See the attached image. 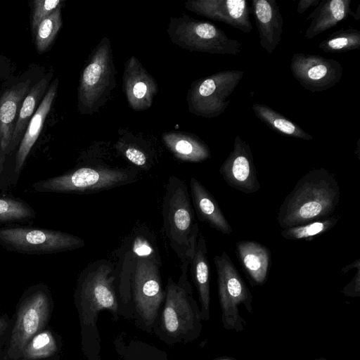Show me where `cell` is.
Segmentation results:
<instances>
[{
	"label": "cell",
	"mask_w": 360,
	"mask_h": 360,
	"mask_svg": "<svg viewBox=\"0 0 360 360\" xmlns=\"http://www.w3.org/2000/svg\"><path fill=\"white\" fill-rule=\"evenodd\" d=\"M37 212L23 199L13 195H0V224L27 223L30 225Z\"/></svg>",
	"instance_id": "obj_28"
},
{
	"label": "cell",
	"mask_w": 360,
	"mask_h": 360,
	"mask_svg": "<svg viewBox=\"0 0 360 360\" xmlns=\"http://www.w3.org/2000/svg\"><path fill=\"white\" fill-rule=\"evenodd\" d=\"M0 245L8 252L49 255L82 248L84 241L63 231L14 224L0 227Z\"/></svg>",
	"instance_id": "obj_10"
},
{
	"label": "cell",
	"mask_w": 360,
	"mask_h": 360,
	"mask_svg": "<svg viewBox=\"0 0 360 360\" xmlns=\"http://www.w3.org/2000/svg\"><path fill=\"white\" fill-rule=\"evenodd\" d=\"M214 360H237L233 357H229V356H223V357H220V358H218V359H216Z\"/></svg>",
	"instance_id": "obj_41"
},
{
	"label": "cell",
	"mask_w": 360,
	"mask_h": 360,
	"mask_svg": "<svg viewBox=\"0 0 360 360\" xmlns=\"http://www.w3.org/2000/svg\"><path fill=\"white\" fill-rule=\"evenodd\" d=\"M132 250L138 257H148L155 259L154 258V250L146 239L137 238L134 242Z\"/></svg>",
	"instance_id": "obj_36"
},
{
	"label": "cell",
	"mask_w": 360,
	"mask_h": 360,
	"mask_svg": "<svg viewBox=\"0 0 360 360\" xmlns=\"http://www.w3.org/2000/svg\"><path fill=\"white\" fill-rule=\"evenodd\" d=\"M360 266V260L359 259H356L354 262H353L351 264L347 265L342 269V272L343 274H345L350 271L351 269L354 268H356L357 266Z\"/></svg>",
	"instance_id": "obj_40"
},
{
	"label": "cell",
	"mask_w": 360,
	"mask_h": 360,
	"mask_svg": "<svg viewBox=\"0 0 360 360\" xmlns=\"http://www.w3.org/2000/svg\"><path fill=\"white\" fill-rule=\"evenodd\" d=\"M13 320L6 313L1 309L0 304V360L6 357L7 351L9 347Z\"/></svg>",
	"instance_id": "obj_35"
},
{
	"label": "cell",
	"mask_w": 360,
	"mask_h": 360,
	"mask_svg": "<svg viewBox=\"0 0 360 360\" xmlns=\"http://www.w3.org/2000/svg\"><path fill=\"white\" fill-rule=\"evenodd\" d=\"M165 233L182 264H190L200 233L186 184L172 176L162 202Z\"/></svg>",
	"instance_id": "obj_4"
},
{
	"label": "cell",
	"mask_w": 360,
	"mask_h": 360,
	"mask_svg": "<svg viewBox=\"0 0 360 360\" xmlns=\"http://www.w3.org/2000/svg\"><path fill=\"white\" fill-rule=\"evenodd\" d=\"M117 150L131 163L143 169L150 167L148 155L137 145L118 142Z\"/></svg>",
	"instance_id": "obj_34"
},
{
	"label": "cell",
	"mask_w": 360,
	"mask_h": 360,
	"mask_svg": "<svg viewBox=\"0 0 360 360\" xmlns=\"http://www.w3.org/2000/svg\"><path fill=\"white\" fill-rule=\"evenodd\" d=\"M252 8L258 31L259 44L272 53L283 32V18L276 0H252Z\"/></svg>",
	"instance_id": "obj_19"
},
{
	"label": "cell",
	"mask_w": 360,
	"mask_h": 360,
	"mask_svg": "<svg viewBox=\"0 0 360 360\" xmlns=\"http://www.w3.org/2000/svg\"><path fill=\"white\" fill-rule=\"evenodd\" d=\"M236 252L250 281L256 285L265 283L271 266L270 250L256 241L240 240L236 243Z\"/></svg>",
	"instance_id": "obj_20"
},
{
	"label": "cell",
	"mask_w": 360,
	"mask_h": 360,
	"mask_svg": "<svg viewBox=\"0 0 360 360\" xmlns=\"http://www.w3.org/2000/svg\"><path fill=\"white\" fill-rule=\"evenodd\" d=\"M116 351L124 360H168L166 354L141 341L125 343L122 335L115 340Z\"/></svg>",
	"instance_id": "obj_29"
},
{
	"label": "cell",
	"mask_w": 360,
	"mask_h": 360,
	"mask_svg": "<svg viewBox=\"0 0 360 360\" xmlns=\"http://www.w3.org/2000/svg\"><path fill=\"white\" fill-rule=\"evenodd\" d=\"M243 75L241 70H224L194 81L186 96L189 112L208 119L221 115Z\"/></svg>",
	"instance_id": "obj_13"
},
{
	"label": "cell",
	"mask_w": 360,
	"mask_h": 360,
	"mask_svg": "<svg viewBox=\"0 0 360 360\" xmlns=\"http://www.w3.org/2000/svg\"><path fill=\"white\" fill-rule=\"evenodd\" d=\"M4 360H13V359H7V358H6V359H4ZM17 360H20V359H17Z\"/></svg>",
	"instance_id": "obj_43"
},
{
	"label": "cell",
	"mask_w": 360,
	"mask_h": 360,
	"mask_svg": "<svg viewBox=\"0 0 360 360\" xmlns=\"http://www.w3.org/2000/svg\"><path fill=\"white\" fill-rule=\"evenodd\" d=\"M62 6L39 25L34 34V44L39 53H43L51 46L63 25Z\"/></svg>",
	"instance_id": "obj_32"
},
{
	"label": "cell",
	"mask_w": 360,
	"mask_h": 360,
	"mask_svg": "<svg viewBox=\"0 0 360 360\" xmlns=\"http://www.w3.org/2000/svg\"><path fill=\"white\" fill-rule=\"evenodd\" d=\"M45 73L44 67L34 65L8 77L0 88V191L3 194L11 188L9 149L20 109L27 94Z\"/></svg>",
	"instance_id": "obj_5"
},
{
	"label": "cell",
	"mask_w": 360,
	"mask_h": 360,
	"mask_svg": "<svg viewBox=\"0 0 360 360\" xmlns=\"http://www.w3.org/2000/svg\"><path fill=\"white\" fill-rule=\"evenodd\" d=\"M53 306L52 293L46 284L40 282L25 290L12 317L13 324L6 358L20 359L28 341L48 326Z\"/></svg>",
	"instance_id": "obj_6"
},
{
	"label": "cell",
	"mask_w": 360,
	"mask_h": 360,
	"mask_svg": "<svg viewBox=\"0 0 360 360\" xmlns=\"http://www.w3.org/2000/svg\"><path fill=\"white\" fill-rule=\"evenodd\" d=\"M115 75L111 43L103 37L81 72L77 94L80 114L92 115L99 111L116 86Z\"/></svg>",
	"instance_id": "obj_7"
},
{
	"label": "cell",
	"mask_w": 360,
	"mask_h": 360,
	"mask_svg": "<svg viewBox=\"0 0 360 360\" xmlns=\"http://www.w3.org/2000/svg\"><path fill=\"white\" fill-rule=\"evenodd\" d=\"M326 53H342L360 48V32L352 27L340 29L328 36L319 44Z\"/></svg>",
	"instance_id": "obj_30"
},
{
	"label": "cell",
	"mask_w": 360,
	"mask_h": 360,
	"mask_svg": "<svg viewBox=\"0 0 360 360\" xmlns=\"http://www.w3.org/2000/svg\"><path fill=\"white\" fill-rule=\"evenodd\" d=\"M200 309L193 296L187 276L175 283L169 278L165 299L153 332L163 342L188 343L202 332Z\"/></svg>",
	"instance_id": "obj_3"
},
{
	"label": "cell",
	"mask_w": 360,
	"mask_h": 360,
	"mask_svg": "<svg viewBox=\"0 0 360 360\" xmlns=\"http://www.w3.org/2000/svg\"><path fill=\"white\" fill-rule=\"evenodd\" d=\"M351 0H323L308 15L311 19L304 37L311 39L323 32L328 30L349 15H354L351 9Z\"/></svg>",
	"instance_id": "obj_22"
},
{
	"label": "cell",
	"mask_w": 360,
	"mask_h": 360,
	"mask_svg": "<svg viewBox=\"0 0 360 360\" xmlns=\"http://www.w3.org/2000/svg\"><path fill=\"white\" fill-rule=\"evenodd\" d=\"M184 7L209 19L225 23L249 34L253 27L250 20V7L245 0H188Z\"/></svg>",
	"instance_id": "obj_17"
},
{
	"label": "cell",
	"mask_w": 360,
	"mask_h": 360,
	"mask_svg": "<svg viewBox=\"0 0 360 360\" xmlns=\"http://www.w3.org/2000/svg\"><path fill=\"white\" fill-rule=\"evenodd\" d=\"M252 109L259 120L280 134L306 141L314 139L311 135L297 124L265 104L254 103Z\"/></svg>",
	"instance_id": "obj_27"
},
{
	"label": "cell",
	"mask_w": 360,
	"mask_h": 360,
	"mask_svg": "<svg viewBox=\"0 0 360 360\" xmlns=\"http://www.w3.org/2000/svg\"><path fill=\"white\" fill-rule=\"evenodd\" d=\"M214 262L223 326L228 330L243 332L246 321L240 316L238 307L243 304L252 314V295L226 252L216 255Z\"/></svg>",
	"instance_id": "obj_12"
},
{
	"label": "cell",
	"mask_w": 360,
	"mask_h": 360,
	"mask_svg": "<svg viewBox=\"0 0 360 360\" xmlns=\"http://www.w3.org/2000/svg\"><path fill=\"white\" fill-rule=\"evenodd\" d=\"M162 137L165 145L178 160L200 162L211 157L208 146L193 134L171 131L163 134Z\"/></svg>",
	"instance_id": "obj_25"
},
{
	"label": "cell",
	"mask_w": 360,
	"mask_h": 360,
	"mask_svg": "<svg viewBox=\"0 0 360 360\" xmlns=\"http://www.w3.org/2000/svg\"><path fill=\"white\" fill-rule=\"evenodd\" d=\"M122 83L131 108L142 111L151 106L158 91V84L135 56H131L124 63Z\"/></svg>",
	"instance_id": "obj_18"
},
{
	"label": "cell",
	"mask_w": 360,
	"mask_h": 360,
	"mask_svg": "<svg viewBox=\"0 0 360 360\" xmlns=\"http://www.w3.org/2000/svg\"><path fill=\"white\" fill-rule=\"evenodd\" d=\"M205 239L199 233L197 245L190 262L193 283L197 288L200 303L202 321H208L210 311V265Z\"/></svg>",
	"instance_id": "obj_24"
},
{
	"label": "cell",
	"mask_w": 360,
	"mask_h": 360,
	"mask_svg": "<svg viewBox=\"0 0 360 360\" xmlns=\"http://www.w3.org/2000/svg\"><path fill=\"white\" fill-rule=\"evenodd\" d=\"M112 266L106 260L89 264L79 274L74 295L82 335V349L89 360H99L98 314L108 311L115 320L124 312L113 285Z\"/></svg>",
	"instance_id": "obj_1"
},
{
	"label": "cell",
	"mask_w": 360,
	"mask_h": 360,
	"mask_svg": "<svg viewBox=\"0 0 360 360\" xmlns=\"http://www.w3.org/2000/svg\"><path fill=\"white\" fill-rule=\"evenodd\" d=\"M11 63L8 58L0 54V77L8 78L11 71Z\"/></svg>",
	"instance_id": "obj_38"
},
{
	"label": "cell",
	"mask_w": 360,
	"mask_h": 360,
	"mask_svg": "<svg viewBox=\"0 0 360 360\" xmlns=\"http://www.w3.org/2000/svg\"><path fill=\"white\" fill-rule=\"evenodd\" d=\"M191 197L197 217L212 228L229 235L233 230L212 193L195 178L190 180Z\"/></svg>",
	"instance_id": "obj_21"
},
{
	"label": "cell",
	"mask_w": 360,
	"mask_h": 360,
	"mask_svg": "<svg viewBox=\"0 0 360 360\" xmlns=\"http://www.w3.org/2000/svg\"><path fill=\"white\" fill-rule=\"evenodd\" d=\"M360 266L356 268V272L351 281L345 285L341 290V292L351 297H360Z\"/></svg>",
	"instance_id": "obj_37"
},
{
	"label": "cell",
	"mask_w": 360,
	"mask_h": 360,
	"mask_svg": "<svg viewBox=\"0 0 360 360\" xmlns=\"http://www.w3.org/2000/svg\"><path fill=\"white\" fill-rule=\"evenodd\" d=\"M290 70L299 84L311 92L332 88L343 76V67L339 61L316 54L294 53Z\"/></svg>",
	"instance_id": "obj_14"
},
{
	"label": "cell",
	"mask_w": 360,
	"mask_h": 360,
	"mask_svg": "<svg viewBox=\"0 0 360 360\" xmlns=\"http://www.w3.org/2000/svg\"><path fill=\"white\" fill-rule=\"evenodd\" d=\"M320 1L321 0H300L297 4V12L302 14L310 7L317 6Z\"/></svg>",
	"instance_id": "obj_39"
},
{
	"label": "cell",
	"mask_w": 360,
	"mask_h": 360,
	"mask_svg": "<svg viewBox=\"0 0 360 360\" xmlns=\"http://www.w3.org/2000/svg\"><path fill=\"white\" fill-rule=\"evenodd\" d=\"M131 291L133 320L142 330L152 333L165 299L155 259L137 258L132 273Z\"/></svg>",
	"instance_id": "obj_11"
},
{
	"label": "cell",
	"mask_w": 360,
	"mask_h": 360,
	"mask_svg": "<svg viewBox=\"0 0 360 360\" xmlns=\"http://www.w3.org/2000/svg\"><path fill=\"white\" fill-rule=\"evenodd\" d=\"M63 3L64 1L60 0H35L32 2L31 28L33 35L40 22Z\"/></svg>",
	"instance_id": "obj_33"
},
{
	"label": "cell",
	"mask_w": 360,
	"mask_h": 360,
	"mask_svg": "<svg viewBox=\"0 0 360 360\" xmlns=\"http://www.w3.org/2000/svg\"><path fill=\"white\" fill-rule=\"evenodd\" d=\"M53 75V73L51 70L46 72L45 75L32 86L22 102L10 145L9 173L15 153L23 137L30 120L40 105L51 83Z\"/></svg>",
	"instance_id": "obj_23"
},
{
	"label": "cell",
	"mask_w": 360,
	"mask_h": 360,
	"mask_svg": "<svg viewBox=\"0 0 360 360\" xmlns=\"http://www.w3.org/2000/svg\"><path fill=\"white\" fill-rule=\"evenodd\" d=\"M58 84V78L51 82L40 105L28 123L10 167L9 177L11 188L17 185L31 150L39 137L56 97Z\"/></svg>",
	"instance_id": "obj_16"
},
{
	"label": "cell",
	"mask_w": 360,
	"mask_h": 360,
	"mask_svg": "<svg viewBox=\"0 0 360 360\" xmlns=\"http://www.w3.org/2000/svg\"><path fill=\"white\" fill-rule=\"evenodd\" d=\"M61 349V338L47 326L28 341L18 359L58 360Z\"/></svg>",
	"instance_id": "obj_26"
},
{
	"label": "cell",
	"mask_w": 360,
	"mask_h": 360,
	"mask_svg": "<svg viewBox=\"0 0 360 360\" xmlns=\"http://www.w3.org/2000/svg\"><path fill=\"white\" fill-rule=\"evenodd\" d=\"M136 171L100 166L75 168L63 174L34 182L38 193H90L130 184L137 179Z\"/></svg>",
	"instance_id": "obj_8"
},
{
	"label": "cell",
	"mask_w": 360,
	"mask_h": 360,
	"mask_svg": "<svg viewBox=\"0 0 360 360\" xmlns=\"http://www.w3.org/2000/svg\"><path fill=\"white\" fill-rule=\"evenodd\" d=\"M313 360H331V359H326V358H323V357H320V358H317V359H313Z\"/></svg>",
	"instance_id": "obj_42"
},
{
	"label": "cell",
	"mask_w": 360,
	"mask_h": 360,
	"mask_svg": "<svg viewBox=\"0 0 360 360\" xmlns=\"http://www.w3.org/2000/svg\"><path fill=\"white\" fill-rule=\"evenodd\" d=\"M219 173L230 187L244 193H254L260 188L252 150L238 135L235 137L233 150L219 168Z\"/></svg>",
	"instance_id": "obj_15"
},
{
	"label": "cell",
	"mask_w": 360,
	"mask_h": 360,
	"mask_svg": "<svg viewBox=\"0 0 360 360\" xmlns=\"http://www.w3.org/2000/svg\"><path fill=\"white\" fill-rule=\"evenodd\" d=\"M167 32L173 44L190 51L235 56L241 51L242 44L221 28L187 15L171 17Z\"/></svg>",
	"instance_id": "obj_9"
},
{
	"label": "cell",
	"mask_w": 360,
	"mask_h": 360,
	"mask_svg": "<svg viewBox=\"0 0 360 360\" xmlns=\"http://www.w3.org/2000/svg\"><path fill=\"white\" fill-rule=\"evenodd\" d=\"M338 221V217L330 216L302 225L283 229L281 235L287 240H311L331 229Z\"/></svg>",
	"instance_id": "obj_31"
},
{
	"label": "cell",
	"mask_w": 360,
	"mask_h": 360,
	"mask_svg": "<svg viewBox=\"0 0 360 360\" xmlns=\"http://www.w3.org/2000/svg\"><path fill=\"white\" fill-rule=\"evenodd\" d=\"M340 197L335 175L325 168L313 169L302 176L285 197L277 215L283 229L331 216Z\"/></svg>",
	"instance_id": "obj_2"
}]
</instances>
